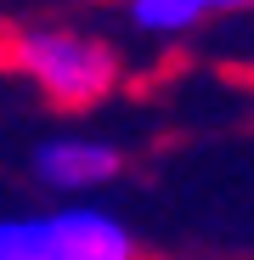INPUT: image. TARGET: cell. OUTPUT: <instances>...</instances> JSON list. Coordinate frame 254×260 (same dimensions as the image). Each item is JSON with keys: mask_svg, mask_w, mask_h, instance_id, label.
<instances>
[{"mask_svg": "<svg viewBox=\"0 0 254 260\" xmlns=\"http://www.w3.org/2000/svg\"><path fill=\"white\" fill-rule=\"evenodd\" d=\"M124 170L119 147L102 136H51L34 147V176L57 187V192H85V187H107Z\"/></svg>", "mask_w": 254, "mask_h": 260, "instance_id": "cell-3", "label": "cell"}, {"mask_svg": "<svg viewBox=\"0 0 254 260\" xmlns=\"http://www.w3.org/2000/svg\"><path fill=\"white\" fill-rule=\"evenodd\" d=\"M6 57L57 108H96L119 85V51L107 40L74 34V28H23V34H12Z\"/></svg>", "mask_w": 254, "mask_h": 260, "instance_id": "cell-1", "label": "cell"}, {"mask_svg": "<svg viewBox=\"0 0 254 260\" xmlns=\"http://www.w3.org/2000/svg\"><path fill=\"white\" fill-rule=\"evenodd\" d=\"M124 17L141 34H187L215 12H209V0H124Z\"/></svg>", "mask_w": 254, "mask_h": 260, "instance_id": "cell-4", "label": "cell"}, {"mask_svg": "<svg viewBox=\"0 0 254 260\" xmlns=\"http://www.w3.org/2000/svg\"><path fill=\"white\" fill-rule=\"evenodd\" d=\"M136 232L102 204H62L0 221V260H130Z\"/></svg>", "mask_w": 254, "mask_h": 260, "instance_id": "cell-2", "label": "cell"}]
</instances>
